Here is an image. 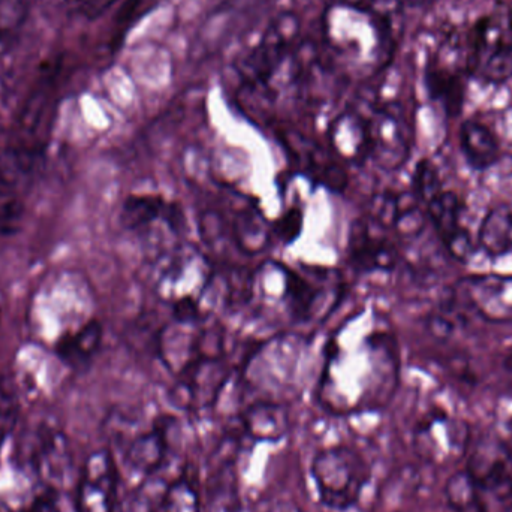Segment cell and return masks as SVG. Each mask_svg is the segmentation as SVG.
Returning <instances> with one entry per match:
<instances>
[{"instance_id": "1", "label": "cell", "mask_w": 512, "mask_h": 512, "mask_svg": "<svg viewBox=\"0 0 512 512\" xmlns=\"http://www.w3.org/2000/svg\"><path fill=\"white\" fill-rule=\"evenodd\" d=\"M319 382V400L336 414L375 409L388 399L397 375V354L388 331L358 330L351 319L330 340Z\"/></svg>"}, {"instance_id": "2", "label": "cell", "mask_w": 512, "mask_h": 512, "mask_svg": "<svg viewBox=\"0 0 512 512\" xmlns=\"http://www.w3.org/2000/svg\"><path fill=\"white\" fill-rule=\"evenodd\" d=\"M62 62L54 60L41 72L20 113L15 117L8 141L0 155L38 173L47 152L51 129L59 107V80Z\"/></svg>"}, {"instance_id": "3", "label": "cell", "mask_w": 512, "mask_h": 512, "mask_svg": "<svg viewBox=\"0 0 512 512\" xmlns=\"http://www.w3.org/2000/svg\"><path fill=\"white\" fill-rule=\"evenodd\" d=\"M280 282H273L262 267L256 274V282L279 292L261 291L264 301H274L286 321L292 325L319 322L330 315L339 303L343 292L339 274L328 270H303L276 264Z\"/></svg>"}, {"instance_id": "4", "label": "cell", "mask_w": 512, "mask_h": 512, "mask_svg": "<svg viewBox=\"0 0 512 512\" xmlns=\"http://www.w3.org/2000/svg\"><path fill=\"white\" fill-rule=\"evenodd\" d=\"M466 71L487 84L512 77V8L496 2L484 12L466 36Z\"/></svg>"}, {"instance_id": "5", "label": "cell", "mask_w": 512, "mask_h": 512, "mask_svg": "<svg viewBox=\"0 0 512 512\" xmlns=\"http://www.w3.org/2000/svg\"><path fill=\"white\" fill-rule=\"evenodd\" d=\"M120 222L125 230L152 246L153 256L183 243L188 228L182 207L161 195H131L126 198Z\"/></svg>"}, {"instance_id": "6", "label": "cell", "mask_w": 512, "mask_h": 512, "mask_svg": "<svg viewBox=\"0 0 512 512\" xmlns=\"http://www.w3.org/2000/svg\"><path fill=\"white\" fill-rule=\"evenodd\" d=\"M143 480L123 502L122 512H198L200 493L191 465L177 462Z\"/></svg>"}, {"instance_id": "7", "label": "cell", "mask_w": 512, "mask_h": 512, "mask_svg": "<svg viewBox=\"0 0 512 512\" xmlns=\"http://www.w3.org/2000/svg\"><path fill=\"white\" fill-rule=\"evenodd\" d=\"M312 472L319 499L331 510L351 507L366 484V463L360 454L348 447L330 448L319 453Z\"/></svg>"}, {"instance_id": "8", "label": "cell", "mask_w": 512, "mask_h": 512, "mask_svg": "<svg viewBox=\"0 0 512 512\" xmlns=\"http://www.w3.org/2000/svg\"><path fill=\"white\" fill-rule=\"evenodd\" d=\"M230 373L224 345L206 349L177 373L171 402L186 411L207 408L218 399Z\"/></svg>"}, {"instance_id": "9", "label": "cell", "mask_w": 512, "mask_h": 512, "mask_svg": "<svg viewBox=\"0 0 512 512\" xmlns=\"http://www.w3.org/2000/svg\"><path fill=\"white\" fill-rule=\"evenodd\" d=\"M366 117L369 161L379 170H400L411 156V128L402 105H378Z\"/></svg>"}, {"instance_id": "10", "label": "cell", "mask_w": 512, "mask_h": 512, "mask_svg": "<svg viewBox=\"0 0 512 512\" xmlns=\"http://www.w3.org/2000/svg\"><path fill=\"white\" fill-rule=\"evenodd\" d=\"M295 35L297 21L291 15H282L270 24L258 44L237 65L246 92L268 93L271 80L294 44Z\"/></svg>"}, {"instance_id": "11", "label": "cell", "mask_w": 512, "mask_h": 512, "mask_svg": "<svg viewBox=\"0 0 512 512\" xmlns=\"http://www.w3.org/2000/svg\"><path fill=\"white\" fill-rule=\"evenodd\" d=\"M177 430L179 423L167 415L156 418L147 429L131 436H119L123 465L146 478L179 462L173 456V439Z\"/></svg>"}, {"instance_id": "12", "label": "cell", "mask_w": 512, "mask_h": 512, "mask_svg": "<svg viewBox=\"0 0 512 512\" xmlns=\"http://www.w3.org/2000/svg\"><path fill=\"white\" fill-rule=\"evenodd\" d=\"M454 304L492 324H512V276L474 274L454 288Z\"/></svg>"}, {"instance_id": "13", "label": "cell", "mask_w": 512, "mask_h": 512, "mask_svg": "<svg viewBox=\"0 0 512 512\" xmlns=\"http://www.w3.org/2000/svg\"><path fill=\"white\" fill-rule=\"evenodd\" d=\"M119 466L107 450L95 451L81 469L77 512H116Z\"/></svg>"}, {"instance_id": "14", "label": "cell", "mask_w": 512, "mask_h": 512, "mask_svg": "<svg viewBox=\"0 0 512 512\" xmlns=\"http://www.w3.org/2000/svg\"><path fill=\"white\" fill-rule=\"evenodd\" d=\"M280 140L295 165L316 185L325 186L333 192H342L346 188L348 176L342 161L333 152H328L300 132H282Z\"/></svg>"}, {"instance_id": "15", "label": "cell", "mask_w": 512, "mask_h": 512, "mask_svg": "<svg viewBox=\"0 0 512 512\" xmlns=\"http://www.w3.org/2000/svg\"><path fill=\"white\" fill-rule=\"evenodd\" d=\"M388 231L370 216L357 219L349 233V261L361 273L391 271L399 262V251Z\"/></svg>"}, {"instance_id": "16", "label": "cell", "mask_w": 512, "mask_h": 512, "mask_svg": "<svg viewBox=\"0 0 512 512\" xmlns=\"http://www.w3.org/2000/svg\"><path fill=\"white\" fill-rule=\"evenodd\" d=\"M29 462L47 489L65 487L71 475L72 459L65 435L50 426H41L30 436Z\"/></svg>"}, {"instance_id": "17", "label": "cell", "mask_w": 512, "mask_h": 512, "mask_svg": "<svg viewBox=\"0 0 512 512\" xmlns=\"http://www.w3.org/2000/svg\"><path fill=\"white\" fill-rule=\"evenodd\" d=\"M427 218L438 231L448 254L460 262H468L475 254V242L463 227V204L454 192L442 191L424 206Z\"/></svg>"}, {"instance_id": "18", "label": "cell", "mask_w": 512, "mask_h": 512, "mask_svg": "<svg viewBox=\"0 0 512 512\" xmlns=\"http://www.w3.org/2000/svg\"><path fill=\"white\" fill-rule=\"evenodd\" d=\"M468 71L454 63L435 62L427 68L426 87L430 98L438 102L445 113L457 116L462 111Z\"/></svg>"}, {"instance_id": "19", "label": "cell", "mask_w": 512, "mask_h": 512, "mask_svg": "<svg viewBox=\"0 0 512 512\" xmlns=\"http://www.w3.org/2000/svg\"><path fill=\"white\" fill-rule=\"evenodd\" d=\"M460 147L469 167L489 170L499 161L501 147L492 129L478 120H466L460 128Z\"/></svg>"}, {"instance_id": "20", "label": "cell", "mask_w": 512, "mask_h": 512, "mask_svg": "<svg viewBox=\"0 0 512 512\" xmlns=\"http://www.w3.org/2000/svg\"><path fill=\"white\" fill-rule=\"evenodd\" d=\"M104 328L98 321H89L81 325L78 330L63 336L57 342L56 354L66 366L80 369L92 361L101 348Z\"/></svg>"}, {"instance_id": "21", "label": "cell", "mask_w": 512, "mask_h": 512, "mask_svg": "<svg viewBox=\"0 0 512 512\" xmlns=\"http://www.w3.org/2000/svg\"><path fill=\"white\" fill-rule=\"evenodd\" d=\"M478 245L490 258L512 254V209L498 206L487 213L478 233Z\"/></svg>"}, {"instance_id": "22", "label": "cell", "mask_w": 512, "mask_h": 512, "mask_svg": "<svg viewBox=\"0 0 512 512\" xmlns=\"http://www.w3.org/2000/svg\"><path fill=\"white\" fill-rule=\"evenodd\" d=\"M26 0H0V54L6 53L27 20Z\"/></svg>"}, {"instance_id": "23", "label": "cell", "mask_w": 512, "mask_h": 512, "mask_svg": "<svg viewBox=\"0 0 512 512\" xmlns=\"http://www.w3.org/2000/svg\"><path fill=\"white\" fill-rule=\"evenodd\" d=\"M20 399L17 387L9 376L0 378V451L17 426Z\"/></svg>"}, {"instance_id": "24", "label": "cell", "mask_w": 512, "mask_h": 512, "mask_svg": "<svg viewBox=\"0 0 512 512\" xmlns=\"http://www.w3.org/2000/svg\"><path fill=\"white\" fill-rule=\"evenodd\" d=\"M412 191L423 207L444 191L438 168L429 159H424L415 168L414 177H412Z\"/></svg>"}, {"instance_id": "25", "label": "cell", "mask_w": 512, "mask_h": 512, "mask_svg": "<svg viewBox=\"0 0 512 512\" xmlns=\"http://www.w3.org/2000/svg\"><path fill=\"white\" fill-rule=\"evenodd\" d=\"M156 2L158 0H125L116 17L117 41H120L122 36L156 5Z\"/></svg>"}, {"instance_id": "26", "label": "cell", "mask_w": 512, "mask_h": 512, "mask_svg": "<svg viewBox=\"0 0 512 512\" xmlns=\"http://www.w3.org/2000/svg\"><path fill=\"white\" fill-rule=\"evenodd\" d=\"M23 512H62L59 502H57V492L45 489V492L35 496V499L24 508Z\"/></svg>"}, {"instance_id": "27", "label": "cell", "mask_w": 512, "mask_h": 512, "mask_svg": "<svg viewBox=\"0 0 512 512\" xmlns=\"http://www.w3.org/2000/svg\"><path fill=\"white\" fill-rule=\"evenodd\" d=\"M116 2L117 0H78V9L84 17L96 20Z\"/></svg>"}, {"instance_id": "28", "label": "cell", "mask_w": 512, "mask_h": 512, "mask_svg": "<svg viewBox=\"0 0 512 512\" xmlns=\"http://www.w3.org/2000/svg\"><path fill=\"white\" fill-rule=\"evenodd\" d=\"M0 512H6L5 508H3L2 505H0Z\"/></svg>"}]
</instances>
